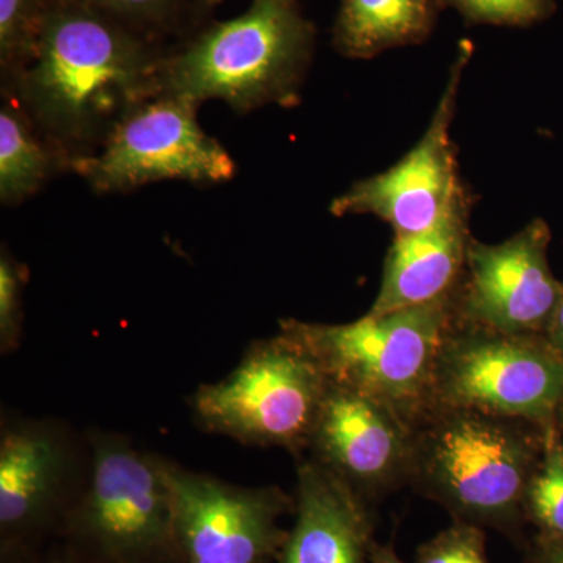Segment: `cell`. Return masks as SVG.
I'll return each instance as SVG.
<instances>
[{"instance_id": "obj_28", "label": "cell", "mask_w": 563, "mask_h": 563, "mask_svg": "<svg viewBox=\"0 0 563 563\" xmlns=\"http://www.w3.org/2000/svg\"><path fill=\"white\" fill-rule=\"evenodd\" d=\"M195 2L196 7H198L199 14H201L202 20L206 21L207 14H209L214 7L224 2V0H195Z\"/></svg>"}, {"instance_id": "obj_9", "label": "cell", "mask_w": 563, "mask_h": 563, "mask_svg": "<svg viewBox=\"0 0 563 563\" xmlns=\"http://www.w3.org/2000/svg\"><path fill=\"white\" fill-rule=\"evenodd\" d=\"M180 563H276L295 503L277 487H236L168 465Z\"/></svg>"}, {"instance_id": "obj_2", "label": "cell", "mask_w": 563, "mask_h": 563, "mask_svg": "<svg viewBox=\"0 0 563 563\" xmlns=\"http://www.w3.org/2000/svg\"><path fill=\"white\" fill-rule=\"evenodd\" d=\"M314 27L298 0H252L228 21L203 22L162 58L158 95L228 103L236 113L292 107L312 65Z\"/></svg>"}, {"instance_id": "obj_5", "label": "cell", "mask_w": 563, "mask_h": 563, "mask_svg": "<svg viewBox=\"0 0 563 563\" xmlns=\"http://www.w3.org/2000/svg\"><path fill=\"white\" fill-rule=\"evenodd\" d=\"M92 454L90 484L63 523L66 544L102 563H180L169 463L118 437H98Z\"/></svg>"}, {"instance_id": "obj_11", "label": "cell", "mask_w": 563, "mask_h": 563, "mask_svg": "<svg viewBox=\"0 0 563 563\" xmlns=\"http://www.w3.org/2000/svg\"><path fill=\"white\" fill-rule=\"evenodd\" d=\"M550 232L533 221L506 242L473 240L457 290V320L512 335L547 332L562 287L548 265Z\"/></svg>"}, {"instance_id": "obj_16", "label": "cell", "mask_w": 563, "mask_h": 563, "mask_svg": "<svg viewBox=\"0 0 563 563\" xmlns=\"http://www.w3.org/2000/svg\"><path fill=\"white\" fill-rule=\"evenodd\" d=\"M442 0H340L332 44L347 58L368 60L431 36Z\"/></svg>"}, {"instance_id": "obj_23", "label": "cell", "mask_w": 563, "mask_h": 563, "mask_svg": "<svg viewBox=\"0 0 563 563\" xmlns=\"http://www.w3.org/2000/svg\"><path fill=\"white\" fill-rule=\"evenodd\" d=\"M27 269L14 261L9 251L0 254V347L3 352L14 350L20 342L22 322V295H24Z\"/></svg>"}, {"instance_id": "obj_27", "label": "cell", "mask_w": 563, "mask_h": 563, "mask_svg": "<svg viewBox=\"0 0 563 563\" xmlns=\"http://www.w3.org/2000/svg\"><path fill=\"white\" fill-rule=\"evenodd\" d=\"M369 563H406L396 553L393 543L383 544L374 543L372 555H369Z\"/></svg>"}, {"instance_id": "obj_18", "label": "cell", "mask_w": 563, "mask_h": 563, "mask_svg": "<svg viewBox=\"0 0 563 563\" xmlns=\"http://www.w3.org/2000/svg\"><path fill=\"white\" fill-rule=\"evenodd\" d=\"M106 14L152 41L172 46L202 25L195 0H63Z\"/></svg>"}, {"instance_id": "obj_25", "label": "cell", "mask_w": 563, "mask_h": 563, "mask_svg": "<svg viewBox=\"0 0 563 563\" xmlns=\"http://www.w3.org/2000/svg\"><path fill=\"white\" fill-rule=\"evenodd\" d=\"M36 563H102L88 558V555L79 553V551L70 548L69 544L60 548V550L52 551L49 554L41 555Z\"/></svg>"}, {"instance_id": "obj_14", "label": "cell", "mask_w": 563, "mask_h": 563, "mask_svg": "<svg viewBox=\"0 0 563 563\" xmlns=\"http://www.w3.org/2000/svg\"><path fill=\"white\" fill-rule=\"evenodd\" d=\"M369 503L318 461L298 468L295 523L276 563H369Z\"/></svg>"}, {"instance_id": "obj_24", "label": "cell", "mask_w": 563, "mask_h": 563, "mask_svg": "<svg viewBox=\"0 0 563 563\" xmlns=\"http://www.w3.org/2000/svg\"><path fill=\"white\" fill-rule=\"evenodd\" d=\"M531 563H563V539L539 536L528 550Z\"/></svg>"}, {"instance_id": "obj_19", "label": "cell", "mask_w": 563, "mask_h": 563, "mask_svg": "<svg viewBox=\"0 0 563 563\" xmlns=\"http://www.w3.org/2000/svg\"><path fill=\"white\" fill-rule=\"evenodd\" d=\"M55 0H0V79L24 69L38 51Z\"/></svg>"}, {"instance_id": "obj_13", "label": "cell", "mask_w": 563, "mask_h": 563, "mask_svg": "<svg viewBox=\"0 0 563 563\" xmlns=\"http://www.w3.org/2000/svg\"><path fill=\"white\" fill-rule=\"evenodd\" d=\"M65 446L38 426L0 440V563H36L44 540L62 532L73 503L65 495Z\"/></svg>"}, {"instance_id": "obj_12", "label": "cell", "mask_w": 563, "mask_h": 563, "mask_svg": "<svg viewBox=\"0 0 563 563\" xmlns=\"http://www.w3.org/2000/svg\"><path fill=\"white\" fill-rule=\"evenodd\" d=\"M309 448L372 504L409 484L413 426L387 404L329 380Z\"/></svg>"}, {"instance_id": "obj_3", "label": "cell", "mask_w": 563, "mask_h": 563, "mask_svg": "<svg viewBox=\"0 0 563 563\" xmlns=\"http://www.w3.org/2000/svg\"><path fill=\"white\" fill-rule=\"evenodd\" d=\"M532 422L431 406L413 424L409 484L453 517L520 542L526 485L542 457ZM548 432V431H547Z\"/></svg>"}, {"instance_id": "obj_22", "label": "cell", "mask_w": 563, "mask_h": 563, "mask_svg": "<svg viewBox=\"0 0 563 563\" xmlns=\"http://www.w3.org/2000/svg\"><path fill=\"white\" fill-rule=\"evenodd\" d=\"M415 563H490L485 529L453 521L418 548Z\"/></svg>"}, {"instance_id": "obj_8", "label": "cell", "mask_w": 563, "mask_h": 563, "mask_svg": "<svg viewBox=\"0 0 563 563\" xmlns=\"http://www.w3.org/2000/svg\"><path fill=\"white\" fill-rule=\"evenodd\" d=\"M198 103L157 95L117 125L101 150L73 163L92 191L128 192L154 181L224 184L236 173L228 150L203 132Z\"/></svg>"}, {"instance_id": "obj_10", "label": "cell", "mask_w": 563, "mask_h": 563, "mask_svg": "<svg viewBox=\"0 0 563 563\" xmlns=\"http://www.w3.org/2000/svg\"><path fill=\"white\" fill-rule=\"evenodd\" d=\"M473 55V43L463 41L431 124L412 151L387 172L355 181L331 203L333 217L373 214L391 225L395 236L432 228L468 195L459 172L457 150L451 128L463 70Z\"/></svg>"}, {"instance_id": "obj_21", "label": "cell", "mask_w": 563, "mask_h": 563, "mask_svg": "<svg viewBox=\"0 0 563 563\" xmlns=\"http://www.w3.org/2000/svg\"><path fill=\"white\" fill-rule=\"evenodd\" d=\"M473 24L526 27L550 16L554 0H442Z\"/></svg>"}, {"instance_id": "obj_17", "label": "cell", "mask_w": 563, "mask_h": 563, "mask_svg": "<svg viewBox=\"0 0 563 563\" xmlns=\"http://www.w3.org/2000/svg\"><path fill=\"white\" fill-rule=\"evenodd\" d=\"M70 173V161L41 135L13 98L0 102V202L20 206L58 174Z\"/></svg>"}, {"instance_id": "obj_1", "label": "cell", "mask_w": 563, "mask_h": 563, "mask_svg": "<svg viewBox=\"0 0 563 563\" xmlns=\"http://www.w3.org/2000/svg\"><path fill=\"white\" fill-rule=\"evenodd\" d=\"M166 49L106 14L55 0L35 57L2 80L0 90L73 168L101 150L133 109L158 95Z\"/></svg>"}, {"instance_id": "obj_6", "label": "cell", "mask_w": 563, "mask_h": 563, "mask_svg": "<svg viewBox=\"0 0 563 563\" xmlns=\"http://www.w3.org/2000/svg\"><path fill=\"white\" fill-rule=\"evenodd\" d=\"M328 385L313 355L279 332L252 344L220 383L202 385L192 406L211 432L299 453L312 442Z\"/></svg>"}, {"instance_id": "obj_26", "label": "cell", "mask_w": 563, "mask_h": 563, "mask_svg": "<svg viewBox=\"0 0 563 563\" xmlns=\"http://www.w3.org/2000/svg\"><path fill=\"white\" fill-rule=\"evenodd\" d=\"M547 339L563 355V288L561 299L547 329Z\"/></svg>"}, {"instance_id": "obj_15", "label": "cell", "mask_w": 563, "mask_h": 563, "mask_svg": "<svg viewBox=\"0 0 563 563\" xmlns=\"http://www.w3.org/2000/svg\"><path fill=\"white\" fill-rule=\"evenodd\" d=\"M472 196L466 195L426 231L395 236L385 257L383 284L369 313H388L439 301L465 273L472 233Z\"/></svg>"}, {"instance_id": "obj_4", "label": "cell", "mask_w": 563, "mask_h": 563, "mask_svg": "<svg viewBox=\"0 0 563 563\" xmlns=\"http://www.w3.org/2000/svg\"><path fill=\"white\" fill-rule=\"evenodd\" d=\"M455 322L454 291L344 324L285 320L280 332L302 344L329 380L387 404L413 426L431 407L437 361Z\"/></svg>"}, {"instance_id": "obj_7", "label": "cell", "mask_w": 563, "mask_h": 563, "mask_svg": "<svg viewBox=\"0 0 563 563\" xmlns=\"http://www.w3.org/2000/svg\"><path fill=\"white\" fill-rule=\"evenodd\" d=\"M563 402V355L539 335L455 322L435 374L431 406L461 407L553 428Z\"/></svg>"}, {"instance_id": "obj_20", "label": "cell", "mask_w": 563, "mask_h": 563, "mask_svg": "<svg viewBox=\"0 0 563 563\" xmlns=\"http://www.w3.org/2000/svg\"><path fill=\"white\" fill-rule=\"evenodd\" d=\"M559 433L548 429L542 457L526 485V521L539 528V536L563 539V446Z\"/></svg>"}]
</instances>
